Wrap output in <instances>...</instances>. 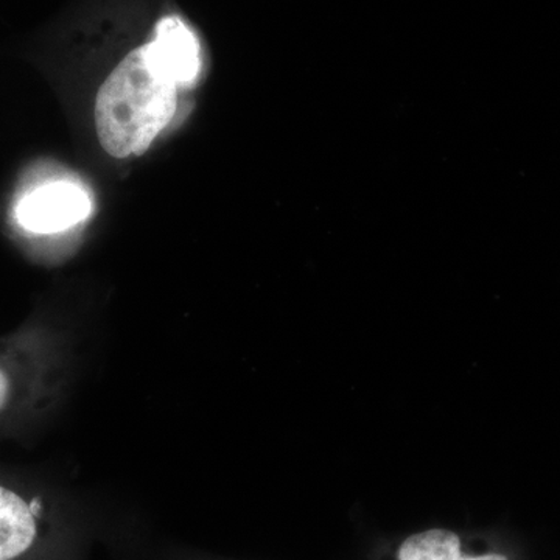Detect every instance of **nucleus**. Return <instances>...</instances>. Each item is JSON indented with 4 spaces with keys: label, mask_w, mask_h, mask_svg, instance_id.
<instances>
[{
    "label": "nucleus",
    "mask_w": 560,
    "mask_h": 560,
    "mask_svg": "<svg viewBox=\"0 0 560 560\" xmlns=\"http://www.w3.org/2000/svg\"><path fill=\"white\" fill-rule=\"evenodd\" d=\"M39 536L38 514L20 493L0 486V560L24 558Z\"/></svg>",
    "instance_id": "obj_4"
},
{
    "label": "nucleus",
    "mask_w": 560,
    "mask_h": 560,
    "mask_svg": "<svg viewBox=\"0 0 560 560\" xmlns=\"http://www.w3.org/2000/svg\"><path fill=\"white\" fill-rule=\"evenodd\" d=\"M11 394V381L9 374L0 368V411L9 404Z\"/></svg>",
    "instance_id": "obj_6"
},
{
    "label": "nucleus",
    "mask_w": 560,
    "mask_h": 560,
    "mask_svg": "<svg viewBox=\"0 0 560 560\" xmlns=\"http://www.w3.org/2000/svg\"><path fill=\"white\" fill-rule=\"evenodd\" d=\"M399 560H510L506 556L490 555L470 556L460 551L459 537L452 530L430 529L415 534L400 545L397 552Z\"/></svg>",
    "instance_id": "obj_5"
},
{
    "label": "nucleus",
    "mask_w": 560,
    "mask_h": 560,
    "mask_svg": "<svg viewBox=\"0 0 560 560\" xmlns=\"http://www.w3.org/2000/svg\"><path fill=\"white\" fill-rule=\"evenodd\" d=\"M91 200L86 190L68 180L39 184L14 206V219L32 234H58L86 220Z\"/></svg>",
    "instance_id": "obj_2"
},
{
    "label": "nucleus",
    "mask_w": 560,
    "mask_h": 560,
    "mask_svg": "<svg viewBox=\"0 0 560 560\" xmlns=\"http://www.w3.org/2000/svg\"><path fill=\"white\" fill-rule=\"evenodd\" d=\"M149 47L178 86H191L201 72V49L197 35L179 16L162 18Z\"/></svg>",
    "instance_id": "obj_3"
},
{
    "label": "nucleus",
    "mask_w": 560,
    "mask_h": 560,
    "mask_svg": "<svg viewBox=\"0 0 560 560\" xmlns=\"http://www.w3.org/2000/svg\"><path fill=\"white\" fill-rule=\"evenodd\" d=\"M178 84L165 72L149 44L131 50L103 81L95 98V128L109 156H142L171 124Z\"/></svg>",
    "instance_id": "obj_1"
}]
</instances>
